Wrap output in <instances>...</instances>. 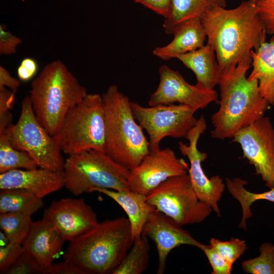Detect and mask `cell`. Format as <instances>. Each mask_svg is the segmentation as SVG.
Returning <instances> with one entry per match:
<instances>
[{
	"instance_id": "obj_1",
	"label": "cell",
	"mask_w": 274,
	"mask_h": 274,
	"mask_svg": "<svg viewBox=\"0 0 274 274\" xmlns=\"http://www.w3.org/2000/svg\"><path fill=\"white\" fill-rule=\"evenodd\" d=\"M200 19L221 72L240 63L251 64V51L265 42V28L255 0L243 1L231 9L215 6Z\"/></svg>"
},
{
	"instance_id": "obj_2",
	"label": "cell",
	"mask_w": 274,
	"mask_h": 274,
	"mask_svg": "<svg viewBox=\"0 0 274 274\" xmlns=\"http://www.w3.org/2000/svg\"><path fill=\"white\" fill-rule=\"evenodd\" d=\"M251 64L243 62L223 70L218 85V110L211 116L213 138L232 139L242 129L264 116L269 104L262 96L257 79L246 73Z\"/></svg>"
},
{
	"instance_id": "obj_3",
	"label": "cell",
	"mask_w": 274,
	"mask_h": 274,
	"mask_svg": "<svg viewBox=\"0 0 274 274\" xmlns=\"http://www.w3.org/2000/svg\"><path fill=\"white\" fill-rule=\"evenodd\" d=\"M133 243L128 218L106 220L69 242L63 259L83 274H113Z\"/></svg>"
},
{
	"instance_id": "obj_4",
	"label": "cell",
	"mask_w": 274,
	"mask_h": 274,
	"mask_svg": "<svg viewBox=\"0 0 274 274\" xmlns=\"http://www.w3.org/2000/svg\"><path fill=\"white\" fill-rule=\"evenodd\" d=\"M87 94L65 64L56 60L46 64L32 80L28 95L38 121L53 136L67 112Z\"/></svg>"
},
{
	"instance_id": "obj_5",
	"label": "cell",
	"mask_w": 274,
	"mask_h": 274,
	"mask_svg": "<svg viewBox=\"0 0 274 274\" xmlns=\"http://www.w3.org/2000/svg\"><path fill=\"white\" fill-rule=\"evenodd\" d=\"M105 116V152L114 161L131 170L150 151L142 127L135 120L129 98L116 85L102 95Z\"/></svg>"
},
{
	"instance_id": "obj_6",
	"label": "cell",
	"mask_w": 274,
	"mask_h": 274,
	"mask_svg": "<svg viewBox=\"0 0 274 274\" xmlns=\"http://www.w3.org/2000/svg\"><path fill=\"white\" fill-rule=\"evenodd\" d=\"M129 171L105 152L86 150L69 155L65 159L64 187L76 196L91 192L94 188L129 190Z\"/></svg>"
},
{
	"instance_id": "obj_7",
	"label": "cell",
	"mask_w": 274,
	"mask_h": 274,
	"mask_svg": "<svg viewBox=\"0 0 274 274\" xmlns=\"http://www.w3.org/2000/svg\"><path fill=\"white\" fill-rule=\"evenodd\" d=\"M67 156L89 150L105 152L106 125L102 95L87 94L65 115L53 135Z\"/></svg>"
},
{
	"instance_id": "obj_8",
	"label": "cell",
	"mask_w": 274,
	"mask_h": 274,
	"mask_svg": "<svg viewBox=\"0 0 274 274\" xmlns=\"http://www.w3.org/2000/svg\"><path fill=\"white\" fill-rule=\"evenodd\" d=\"M3 134L14 148L29 154L38 167L63 173L65 160L60 147L38 121L28 95L21 101L17 122L10 125Z\"/></svg>"
},
{
	"instance_id": "obj_9",
	"label": "cell",
	"mask_w": 274,
	"mask_h": 274,
	"mask_svg": "<svg viewBox=\"0 0 274 274\" xmlns=\"http://www.w3.org/2000/svg\"><path fill=\"white\" fill-rule=\"evenodd\" d=\"M146 200L181 226L201 223L213 211L198 198L188 173L168 178L146 195Z\"/></svg>"
},
{
	"instance_id": "obj_10",
	"label": "cell",
	"mask_w": 274,
	"mask_h": 274,
	"mask_svg": "<svg viewBox=\"0 0 274 274\" xmlns=\"http://www.w3.org/2000/svg\"><path fill=\"white\" fill-rule=\"evenodd\" d=\"M133 115L149 135L150 150L160 148L161 141L169 136L185 138L197 122L195 109L185 105H158L143 107L131 102Z\"/></svg>"
},
{
	"instance_id": "obj_11",
	"label": "cell",
	"mask_w": 274,
	"mask_h": 274,
	"mask_svg": "<svg viewBox=\"0 0 274 274\" xmlns=\"http://www.w3.org/2000/svg\"><path fill=\"white\" fill-rule=\"evenodd\" d=\"M239 144L243 158L254 166L266 186L274 187V127L268 117L263 116L240 130L232 139Z\"/></svg>"
},
{
	"instance_id": "obj_12",
	"label": "cell",
	"mask_w": 274,
	"mask_h": 274,
	"mask_svg": "<svg viewBox=\"0 0 274 274\" xmlns=\"http://www.w3.org/2000/svg\"><path fill=\"white\" fill-rule=\"evenodd\" d=\"M207 127L205 118L201 115L185 138L189 141V144L179 142V149L190 162L188 175L198 198L209 204L217 216H220L221 214L218 202L226 185L223 179L218 175L214 176L211 178L207 176L201 163L207 159L208 155L206 152L200 151L197 148L198 140Z\"/></svg>"
},
{
	"instance_id": "obj_13",
	"label": "cell",
	"mask_w": 274,
	"mask_h": 274,
	"mask_svg": "<svg viewBox=\"0 0 274 274\" xmlns=\"http://www.w3.org/2000/svg\"><path fill=\"white\" fill-rule=\"evenodd\" d=\"M188 165L170 148L150 150L141 163L130 170L128 183L131 190L147 195L168 178L188 173Z\"/></svg>"
},
{
	"instance_id": "obj_14",
	"label": "cell",
	"mask_w": 274,
	"mask_h": 274,
	"mask_svg": "<svg viewBox=\"0 0 274 274\" xmlns=\"http://www.w3.org/2000/svg\"><path fill=\"white\" fill-rule=\"evenodd\" d=\"M159 83L150 95L149 106L158 105L179 104L190 106L195 110L203 109L212 102L218 101L215 89H207L197 85H191L183 76L167 65L159 69Z\"/></svg>"
},
{
	"instance_id": "obj_15",
	"label": "cell",
	"mask_w": 274,
	"mask_h": 274,
	"mask_svg": "<svg viewBox=\"0 0 274 274\" xmlns=\"http://www.w3.org/2000/svg\"><path fill=\"white\" fill-rule=\"evenodd\" d=\"M42 219L68 242L98 223L96 213L82 198H66L52 201L44 210Z\"/></svg>"
},
{
	"instance_id": "obj_16",
	"label": "cell",
	"mask_w": 274,
	"mask_h": 274,
	"mask_svg": "<svg viewBox=\"0 0 274 274\" xmlns=\"http://www.w3.org/2000/svg\"><path fill=\"white\" fill-rule=\"evenodd\" d=\"M173 219L154 209L149 215L142 235L152 239L158 255L157 274H163L166 269L167 257L174 249L188 245L201 249L206 245L196 239Z\"/></svg>"
},
{
	"instance_id": "obj_17",
	"label": "cell",
	"mask_w": 274,
	"mask_h": 274,
	"mask_svg": "<svg viewBox=\"0 0 274 274\" xmlns=\"http://www.w3.org/2000/svg\"><path fill=\"white\" fill-rule=\"evenodd\" d=\"M64 186L63 173L39 167L0 174V189H22L43 198Z\"/></svg>"
},
{
	"instance_id": "obj_18",
	"label": "cell",
	"mask_w": 274,
	"mask_h": 274,
	"mask_svg": "<svg viewBox=\"0 0 274 274\" xmlns=\"http://www.w3.org/2000/svg\"><path fill=\"white\" fill-rule=\"evenodd\" d=\"M65 241L50 224L43 219L32 222L22 245L40 265L45 274L59 255Z\"/></svg>"
},
{
	"instance_id": "obj_19",
	"label": "cell",
	"mask_w": 274,
	"mask_h": 274,
	"mask_svg": "<svg viewBox=\"0 0 274 274\" xmlns=\"http://www.w3.org/2000/svg\"><path fill=\"white\" fill-rule=\"evenodd\" d=\"M173 40L167 45L157 47L153 54L163 60L177 58L180 55L203 47L207 35L198 17L192 18L178 24L173 29Z\"/></svg>"
},
{
	"instance_id": "obj_20",
	"label": "cell",
	"mask_w": 274,
	"mask_h": 274,
	"mask_svg": "<svg viewBox=\"0 0 274 274\" xmlns=\"http://www.w3.org/2000/svg\"><path fill=\"white\" fill-rule=\"evenodd\" d=\"M92 192L104 194L116 202L128 216L133 241L142 236L143 227L150 213L155 209L147 202L146 195L131 189L116 191L94 188Z\"/></svg>"
},
{
	"instance_id": "obj_21",
	"label": "cell",
	"mask_w": 274,
	"mask_h": 274,
	"mask_svg": "<svg viewBox=\"0 0 274 274\" xmlns=\"http://www.w3.org/2000/svg\"><path fill=\"white\" fill-rule=\"evenodd\" d=\"M191 70L196 78V85L207 89H214L218 85L221 70L214 49L208 44L193 51L177 57Z\"/></svg>"
},
{
	"instance_id": "obj_22",
	"label": "cell",
	"mask_w": 274,
	"mask_h": 274,
	"mask_svg": "<svg viewBox=\"0 0 274 274\" xmlns=\"http://www.w3.org/2000/svg\"><path fill=\"white\" fill-rule=\"evenodd\" d=\"M251 56L253 68L248 79H257L261 95L270 105H274V35L269 42L252 50Z\"/></svg>"
},
{
	"instance_id": "obj_23",
	"label": "cell",
	"mask_w": 274,
	"mask_h": 274,
	"mask_svg": "<svg viewBox=\"0 0 274 274\" xmlns=\"http://www.w3.org/2000/svg\"><path fill=\"white\" fill-rule=\"evenodd\" d=\"M225 8V0H172L170 13L163 23L166 33L172 35L179 23L201 16L215 6Z\"/></svg>"
},
{
	"instance_id": "obj_24",
	"label": "cell",
	"mask_w": 274,
	"mask_h": 274,
	"mask_svg": "<svg viewBox=\"0 0 274 274\" xmlns=\"http://www.w3.org/2000/svg\"><path fill=\"white\" fill-rule=\"evenodd\" d=\"M247 184V181L239 178L225 179V185L229 192L241 206L242 217L238 226L245 231L247 230V221L253 216L251 207L255 201L266 200L274 203V187L262 193H254L245 188V186Z\"/></svg>"
},
{
	"instance_id": "obj_25",
	"label": "cell",
	"mask_w": 274,
	"mask_h": 274,
	"mask_svg": "<svg viewBox=\"0 0 274 274\" xmlns=\"http://www.w3.org/2000/svg\"><path fill=\"white\" fill-rule=\"evenodd\" d=\"M44 206L43 199L22 189L0 191V213H22L32 215Z\"/></svg>"
},
{
	"instance_id": "obj_26",
	"label": "cell",
	"mask_w": 274,
	"mask_h": 274,
	"mask_svg": "<svg viewBox=\"0 0 274 274\" xmlns=\"http://www.w3.org/2000/svg\"><path fill=\"white\" fill-rule=\"evenodd\" d=\"M149 238L142 236L133 241L127 255L113 274H141L147 269L149 261Z\"/></svg>"
},
{
	"instance_id": "obj_27",
	"label": "cell",
	"mask_w": 274,
	"mask_h": 274,
	"mask_svg": "<svg viewBox=\"0 0 274 274\" xmlns=\"http://www.w3.org/2000/svg\"><path fill=\"white\" fill-rule=\"evenodd\" d=\"M38 167L29 154L14 148L5 134H0V174L14 169H30Z\"/></svg>"
},
{
	"instance_id": "obj_28",
	"label": "cell",
	"mask_w": 274,
	"mask_h": 274,
	"mask_svg": "<svg viewBox=\"0 0 274 274\" xmlns=\"http://www.w3.org/2000/svg\"><path fill=\"white\" fill-rule=\"evenodd\" d=\"M31 215L10 212L1 214L0 227L10 242L22 244L32 224Z\"/></svg>"
},
{
	"instance_id": "obj_29",
	"label": "cell",
	"mask_w": 274,
	"mask_h": 274,
	"mask_svg": "<svg viewBox=\"0 0 274 274\" xmlns=\"http://www.w3.org/2000/svg\"><path fill=\"white\" fill-rule=\"evenodd\" d=\"M259 250V256L242 262L243 270L247 273L274 274V245L264 243Z\"/></svg>"
},
{
	"instance_id": "obj_30",
	"label": "cell",
	"mask_w": 274,
	"mask_h": 274,
	"mask_svg": "<svg viewBox=\"0 0 274 274\" xmlns=\"http://www.w3.org/2000/svg\"><path fill=\"white\" fill-rule=\"evenodd\" d=\"M209 245L217 251L231 265L245 253L248 248L244 240L235 237H231L228 241H221L212 237Z\"/></svg>"
},
{
	"instance_id": "obj_31",
	"label": "cell",
	"mask_w": 274,
	"mask_h": 274,
	"mask_svg": "<svg viewBox=\"0 0 274 274\" xmlns=\"http://www.w3.org/2000/svg\"><path fill=\"white\" fill-rule=\"evenodd\" d=\"M35 273L44 274V271L35 258L25 251L7 272V274Z\"/></svg>"
},
{
	"instance_id": "obj_32",
	"label": "cell",
	"mask_w": 274,
	"mask_h": 274,
	"mask_svg": "<svg viewBox=\"0 0 274 274\" xmlns=\"http://www.w3.org/2000/svg\"><path fill=\"white\" fill-rule=\"evenodd\" d=\"M24 250L21 244L10 242L5 247H0V273H7Z\"/></svg>"
},
{
	"instance_id": "obj_33",
	"label": "cell",
	"mask_w": 274,
	"mask_h": 274,
	"mask_svg": "<svg viewBox=\"0 0 274 274\" xmlns=\"http://www.w3.org/2000/svg\"><path fill=\"white\" fill-rule=\"evenodd\" d=\"M207 257L213 271L212 274H230L232 265L230 264L223 256L210 245H205L201 249Z\"/></svg>"
},
{
	"instance_id": "obj_34",
	"label": "cell",
	"mask_w": 274,
	"mask_h": 274,
	"mask_svg": "<svg viewBox=\"0 0 274 274\" xmlns=\"http://www.w3.org/2000/svg\"><path fill=\"white\" fill-rule=\"evenodd\" d=\"M266 33L274 35V0H255Z\"/></svg>"
},
{
	"instance_id": "obj_35",
	"label": "cell",
	"mask_w": 274,
	"mask_h": 274,
	"mask_svg": "<svg viewBox=\"0 0 274 274\" xmlns=\"http://www.w3.org/2000/svg\"><path fill=\"white\" fill-rule=\"evenodd\" d=\"M22 40L6 30L4 24L0 25V54L12 55L16 53L17 47Z\"/></svg>"
},
{
	"instance_id": "obj_36",
	"label": "cell",
	"mask_w": 274,
	"mask_h": 274,
	"mask_svg": "<svg viewBox=\"0 0 274 274\" xmlns=\"http://www.w3.org/2000/svg\"><path fill=\"white\" fill-rule=\"evenodd\" d=\"M38 71V64L35 59L31 57L23 59L17 68L18 79L23 82L30 80Z\"/></svg>"
},
{
	"instance_id": "obj_37",
	"label": "cell",
	"mask_w": 274,
	"mask_h": 274,
	"mask_svg": "<svg viewBox=\"0 0 274 274\" xmlns=\"http://www.w3.org/2000/svg\"><path fill=\"white\" fill-rule=\"evenodd\" d=\"M166 19L171 11L172 0H133Z\"/></svg>"
},
{
	"instance_id": "obj_38",
	"label": "cell",
	"mask_w": 274,
	"mask_h": 274,
	"mask_svg": "<svg viewBox=\"0 0 274 274\" xmlns=\"http://www.w3.org/2000/svg\"><path fill=\"white\" fill-rule=\"evenodd\" d=\"M45 274H83V272L72 263L64 260L63 262L53 263Z\"/></svg>"
},
{
	"instance_id": "obj_39",
	"label": "cell",
	"mask_w": 274,
	"mask_h": 274,
	"mask_svg": "<svg viewBox=\"0 0 274 274\" xmlns=\"http://www.w3.org/2000/svg\"><path fill=\"white\" fill-rule=\"evenodd\" d=\"M20 85V81L13 77L3 66H0V88L8 87L16 92Z\"/></svg>"
},
{
	"instance_id": "obj_40",
	"label": "cell",
	"mask_w": 274,
	"mask_h": 274,
	"mask_svg": "<svg viewBox=\"0 0 274 274\" xmlns=\"http://www.w3.org/2000/svg\"><path fill=\"white\" fill-rule=\"evenodd\" d=\"M15 92L6 87L0 88V112L9 111L15 100Z\"/></svg>"
},
{
	"instance_id": "obj_41",
	"label": "cell",
	"mask_w": 274,
	"mask_h": 274,
	"mask_svg": "<svg viewBox=\"0 0 274 274\" xmlns=\"http://www.w3.org/2000/svg\"><path fill=\"white\" fill-rule=\"evenodd\" d=\"M10 242L6 234L2 230L0 232V245L1 247H5Z\"/></svg>"
}]
</instances>
